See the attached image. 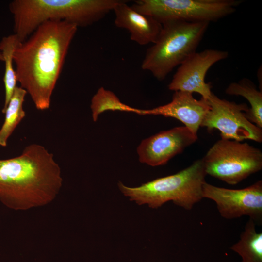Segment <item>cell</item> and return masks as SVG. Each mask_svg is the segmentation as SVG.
I'll return each instance as SVG.
<instances>
[{"instance_id":"14","label":"cell","mask_w":262,"mask_h":262,"mask_svg":"<svg viewBox=\"0 0 262 262\" xmlns=\"http://www.w3.org/2000/svg\"><path fill=\"white\" fill-rule=\"evenodd\" d=\"M227 94L245 98L250 107L246 113L247 118L260 128H262V91L258 90L249 79L243 78L230 83L225 90Z\"/></svg>"},{"instance_id":"15","label":"cell","mask_w":262,"mask_h":262,"mask_svg":"<svg viewBox=\"0 0 262 262\" xmlns=\"http://www.w3.org/2000/svg\"><path fill=\"white\" fill-rule=\"evenodd\" d=\"M256 224L249 218L239 240L230 249L242 258V262H262V233L257 232Z\"/></svg>"},{"instance_id":"8","label":"cell","mask_w":262,"mask_h":262,"mask_svg":"<svg viewBox=\"0 0 262 262\" xmlns=\"http://www.w3.org/2000/svg\"><path fill=\"white\" fill-rule=\"evenodd\" d=\"M207 100L210 108L201 127H206L209 131L218 130L222 139L262 142V129L246 116L249 109L246 104L221 99L213 93Z\"/></svg>"},{"instance_id":"9","label":"cell","mask_w":262,"mask_h":262,"mask_svg":"<svg viewBox=\"0 0 262 262\" xmlns=\"http://www.w3.org/2000/svg\"><path fill=\"white\" fill-rule=\"evenodd\" d=\"M202 198L214 201L220 215L231 219L248 216L255 223L262 220V181L243 189L219 187L205 182L202 186Z\"/></svg>"},{"instance_id":"19","label":"cell","mask_w":262,"mask_h":262,"mask_svg":"<svg viewBox=\"0 0 262 262\" xmlns=\"http://www.w3.org/2000/svg\"><path fill=\"white\" fill-rule=\"evenodd\" d=\"M0 61H3V57L2 56V55L0 50Z\"/></svg>"},{"instance_id":"7","label":"cell","mask_w":262,"mask_h":262,"mask_svg":"<svg viewBox=\"0 0 262 262\" xmlns=\"http://www.w3.org/2000/svg\"><path fill=\"white\" fill-rule=\"evenodd\" d=\"M240 0H137L131 6L161 23L171 20L217 21L234 13Z\"/></svg>"},{"instance_id":"2","label":"cell","mask_w":262,"mask_h":262,"mask_svg":"<svg viewBox=\"0 0 262 262\" xmlns=\"http://www.w3.org/2000/svg\"><path fill=\"white\" fill-rule=\"evenodd\" d=\"M62 184L60 168L42 146L31 144L18 156L0 159V201L10 209L47 205L56 197Z\"/></svg>"},{"instance_id":"12","label":"cell","mask_w":262,"mask_h":262,"mask_svg":"<svg viewBox=\"0 0 262 262\" xmlns=\"http://www.w3.org/2000/svg\"><path fill=\"white\" fill-rule=\"evenodd\" d=\"M209 108L208 100L202 98L197 99L192 93L178 91L174 92L170 102L151 109L141 110L140 114L160 115L175 118L197 135Z\"/></svg>"},{"instance_id":"1","label":"cell","mask_w":262,"mask_h":262,"mask_svg":"<svg viewBox=\"0 0 262 262\" xmlns=\"http://www.w3.org/2000/svg\"><path fill=\"white\" fill-rule=\"evenodd\" d=\"M78 27L64 20L40 25L13 54L17 82L29 93L36 108H49L70 44Z\"/></svg>"},{"instance_id":"17","label":"cell","mask_w":262,"mask_h":262,"mask_svg":"<svg viewBox=\"0 0 262 262\" xmlns=\"http://www.w3.org/2000/svg\"><path fill=\"white\" fill-rule=\"evenodd\" d=\"M21 43L18 37L13 34L3 37L0 42V50L5 63L3 82L5 88L4 104L2 109L3 113L10 100L16 85V77L14 69L13 54L19 44Z\"/></svg>"},{"instance_id":"4","label":"cell","mask_w":262,"mask_h":262,"mask_svg":"<svg viewBox=\"0 0 262 262\" xmlns=\"http://www.w3.org/2000/svg\"><path fill=\"white\" fill-rule=\"evenodd\" d=\"M209 23L171 20L162 23L155 43L147 50L141 68L163 81L177 66L196 52Z\"/></svg>"},{"instance_id":"11","label":"cell","mask_w":262,"mask_h":262,"mask_svg":"<svg viewBox=\"0 0 262 262\" xmlns=\"http://www.w3.org/2000/svg\"><path fill=\"white\" fill-rule=\"evenodd\" d=\"M197 139L185 126L162 131L142 140L137 148L139 160L152 166L165 164Z\"/></svg>"},{"instance_id":"10","label":"cell","mask_w":262,"mask_h":262,"mask_svg":"<svg viewBox=\"0 0 262 262\" xmlns=\"http://www.w3.org/2000/svg\"><path fill=\"white\" fill-rule=\"evenodd\" d=\"M228 56V51L215 49L195 52L179 66L168 89L174 92L196 93L207 100L213 92L211 83L205 82L207 73L214 64Z\"/></svg>"},{"instance_id":"6","label":"cell","mask_w":262,"mask_h":262,"mask_svg":"<svg viewBox=\"0 0 262 262\" xmlns=\"http://www.w3.org/2000/svg\"><path fill=\"white\" fill-rule=\"evenodd\" d=\"M207 175L235 185L262 168L261 149L246 142L221 138L201 158Z\"/></svg>"},{"instance_id":"3","label":"cell","mask_w":262,"mask_h":262,"mask_svg":"<svg viewBox=\"0 0 262 262\" xmlns=\"http://www.w3.org/2000/svg\"><path fill=\"white\" fill-rule=\"evenodd\" d=\"M123 0H14L9 4L14 31L21 42L42 23L64 20L79 27L100 20Z\"/></svg>"},{"instance_id":"13","label":"cell","mask_w":262,"mask_h":262,"mask_svg":"<svg viewBox=\"0 0 262 262\" xmlns=\"http://www.w3.org/2000/svg\"><path fill=\"white\" fill-rule=\"evenodd\" d=\"M123 0L114 9V23L127 30L131 39L137 44L145 46L153 44L162 29V24L151 16L142 14L127 4Z\"/></svg>"},{"instance_id":"16","label":"cell","mask_w":262,"mask_h":262,"mask_svg":"<svg viewBox=\"0 0 262 262\" xmlns=\"http://www.w3.org/2000/svg\"><path fill=\"white\" fill-rule=\"evenodd\" d=\"M27 91L16 86L3 113L5 119L0 130V146H7V140L16 126L25 116L23 104Z\"/></svg>"},{"instance_id":"5","label":"cell","mask_w":262,"mask_h":262,"mask_svg":"<svg viewBox=\"0 0 262 262\" xmlns=\"http://www.w3.org/2000/svg\"><path fill=\"white\" fill-rule=\"evenodd\" d=\"M207 175L202 159L197 160L177 173L159 178L138 187H130L118 183L121 192L139 205L147 204L158 208L168 201L190 210L199 202Z\"/></svg>"},{"instance_id":"18","label":"cell","mask_w":262,"mask_h":262,"mask_svg":"<svg viewBox=\"0 0 262 262\" xmlns=\"http://www.w3.org/2000/svg\"><path fill=\"white\" fill-rule=\"evenodd\" d=\"M90 108L94 121H96L98 115L107 110H119L138 113L140 110L124 104L113 92L102 87L99 88L92 97Z\"/></svg>"}]
</instances>
